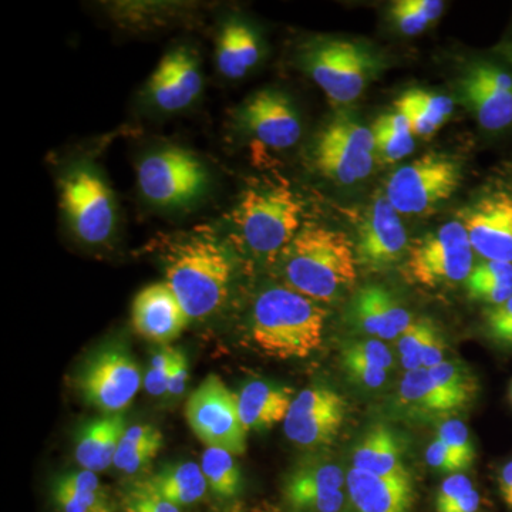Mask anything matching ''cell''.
I'll return each instance as SVG.
<instances>
[{
	"mask_svg": "<svg viewBox=\"0 0 512 512\" xmlns=\"http://www.w3.org/2000/svg\"><path fill=\"white\" fill-rule=\"evenodd\" d=\"M282 269L293 291L330 301L356 281L355 244L336 229L308 225L282 252Z\"/></svg>",
	"mask_w": 512,
	"mask_h": 512,
	"instance_id": "obj_1",
	"label": "cell"
},
{
	"mask_svg": "<svg viewBox=\"0 0 512 512\" xmlns=\"http://www.w3.org/2000/svg\"><path fill=\"white\" fill-rule=\"evenodd\" d=\"M326 312L291 288L266 289L255 301L251 338L256 348L275 359H303L320 348Z\"/></svg>",
	"mask_w": 512,
	"mask_h": 512,
	"instance_id": "obj_2",
	"label": "cell"
},
{
	"mask_svg": "<svg viewBox=\"0 0 512 512\" xmlns=\"http://www.w3.org/2000/svg\"><path fill=\"white\" fill-rule=\"evenodd\" d=\"M232 272L231 255L217 239H188L175 245L165 258V284L190 319L208 318L224 305Z\"/></svg>",
	"mask_w": 512,
	"mask_h": 512,
	"instance_id": "obj_3",
	"label": "cell"
},
{
	"mask_svg": "<svg viewBox=\"0 0 512 512\" xmlns=\"http://www.w3.org/2000/svg\"><path fill=\"white\" fill-rule=\"evenodd\" d=\"M234 221L254 254H282L302 229V204L284 185H259L242 192Z\"/></svg>",
	"mask_w": 512,
	"mask_h": 512,
	"instance_id": "obj_4",
	"label": "cell"
},
{
	"mask_svg": "<svg viewBox=\"0 0 512 512\" xmlns=\"http://www.w3.org/2000/svg\"><path fill=\"white\" fill-rule=\"evenodd\" d=\"M473 262L474 251L466 228L460 221H451L413 242L406 274L427 288L456 285L467 281Z\"/></svg>",
	"mask_w": 512,
	"mask_h": 512,
	"instance_id": "obj_5",
	"label": "cell"
},
{
	"mask_svg": "<svg viewBox=\"0 0 512 512\" xmlns=\"http://www.w3.org/2000/svg\"><path fill=\"white\" fill-rule=\"evenodd\" d=\"M184 414L192 433L205 446L224 448L234 456L247 451L248 431L239 417L237 393L221 377H205L188 397Z\"/></svg>",
	"mask_w": 512,
	"mask_h": 512,
	"instance_id": "obj_6",
	"label": "cell"
},
{
	"mask_svg": "<svg viewBox=\"0 0 512 512\" xmlns=\"http://www.w3.org/2000/svg\"><path fill=\"white\" fill-rule=\"evenodd\" d=\"M316 168L342 185L365 180L375 167L372 130L346 114H338L320 131L313 147Z\"/></svg>",
	"mask_w": 512,
	"mask_h": 512,
	"instance_id": "obj_7",
	"label": "cell"
},
{
	"mask_svg": "<svg viewBox=\"0 0 512 512\" xmlns=\"http://www.w3.org/2000/svg\"><path fill=\"white\" fill-rule=\"evenodd\" d=\"M461 178L453 158L426 154L390 175L386 198L399 214H424L454 195Z\"/></svg>",
	"mask_w": 512,
	"mask_h": 512,
	"instance_id": "obj_8",
	"label": "cell"
},
{
	"mask_svg": "<svg viewBox=\"0 0 512 512\" xmlns=\"http://www.w3.org/2000/svg\"><path fill=\"white\" fill-rule=\"evenodd\" d=\"M137 181L141 194L151 204L178 208L200 197L207 188L208 175L190 151L165 148L141 161Z\"/></svg>",
	"mask_w": 512,
	"mask_h": 512,
	"instance_id": "obj_9",
	"label": "cell"
},
{
	"mask_svg": "<svg viewBox=\"0 0 512 512\" xmlns=\"http://www.w3.org/2000/svg\"><path fill=\"white\" fill-rule=\"evenodd\" d=\"M77 389L90 406L104 414L127 409L141 387L136 359L121 345H107L87 359L76 379Z\"/></svg>",
	"mask_w": 512,
	"mask_h": 512,
	"instance_id": "obj_10",
	"label": "cell"
},
{
	"mask_svg": "<svg viewBox=\"0 0 512 512\" xmlns=\"http://www.w3.org/2000/svg\"><path fill=\"white\" fill-rule=\"evenodd\" d=\"M303 66L333 103L349 104L362 96L373 60L359 43L320 40L306 50Z\"/></svg>",
	"mask_w": 512,
	"mask_h": 512,
	"instance_id": "obj_11",
	"label": "cell"
},
{
	"mask_svg": "<svg viewBox=\"0 0 512 512\" xmlns=\"http://www.w3.org/2000/svg\"><path fill=\"white\" fill-rule=\"evenodd\" d=\"M60 205L74 235L84 244L101 245L113 235V194L92 168H76L66 175L60 185Z\"/></svg>",
	"mask_w": 512,
	"mask_h": 512,
	"instance_id": "obj_12",
	"label": "cell"
},
{
	"mask_svg": "<svg viewBox=\"0 0 512 512\" xmlns=\"http://www.w3.org/2000/svg\"><path fill=\"white\" fill-rule=\"evenodd\" d=\"M345 417V399L332 387L315 384L293 397L284 430L296 446L325 447L338 436Z\"/></svg>",
	"mask_w": 512,
	"mask_h": 512,
	"instance_id": "obj_13",
	"label": "cell"
},
{
	"mask_svg": "<svg viewBox=\"0 0 512 512\" xmlns=\"http://www.w3.org/2000/svg\"><path fill=\"white\" fill-rule=\"evenodd\" d=\"M409 247L406 228L386 197L377 198L367 208L359 228L355 252L357 266L380 271L397 264Z\"/></svg>",
	"mask_w": 512,
	"mask_h": 512,
	"instance_id": "obj_14",
	"label": "cell"
},
{
	"mask_svg": "<svg viewBox=\"0 0 512 512\" xmlns=\"http://www.w3.org/2000/svg\"><path fill=\"white\" fill-rule=\"evenodd\" d=\"M460 97L485 130L512 124V74L488 63H474L458 82Z\"/></svg>",
	"mask_w": 512,
	"mask_h": 512,
	"instance_id": "obj_15",
	"label": "cell"
},
{
	"mask_svg": "<svg viewBox=\"0 0 512 512\" xmlns=\"http://www.w3.org/2000/svg\"><path fill=\"white\" fill-rule=\"evenodd\" d=\"M471 248L485 261L512 264V197L504 191L484 195L461 212Z\"/></svg>",
	"mask_w": 512,
	"mask_h": 512,
	"instance_id": "obj_16",
	"label": "cell"
},
{
	"mask_svg": "<svg viewBox=\"0 0 512 512\" xmlns=\"http://www.w3.org/2000/svg\"><path fill=\"white\" fill-rule=\"evenodd\" d=\"M346 476L333 461L311 460L289 474L284 487L286 503L296 512H343Z\"/></svg>",
	"mask_w": 512,
	"mask_h": 512,
	"instance_id": "obj_17",
	"label": "cell"
},
{
	"mask_svg": "<svg viewBox=\"0 0 512 512\" xmlns=\"http://www.w3.org/2000/svg\"><path fill=\"white\" fill-rule=\"evenodd\" d=\"M239 117L256 140L275 150L295 146L301 137L298 113L291 100L278 90L256 92L245 101L239 110Z\"/></svg>",
	"mask_w": 512,
	"mask_h": 512,
	"instance_id": "obj_18",
	"label": "cell"
},
{
	"mask_svg": "<svg viewBox=\"0 0 512 512\" xmlns=\"http://www.w3.org/2000/svg\"><path fill=\"white\" fill-rule=\"evenodd\" d=\"M131 320L138 335L150 342L167 345L187 328L190 318L165 282L141 289L131 306Z\"/></svg>",
	"mask_w": 512,
	"mask_h": 512,
	"instance_id": "obj_19",
	"label": "cell"
},
{
	"mask_svg": "<svg viewBox=\"0 0 512 512\" xmlns=\"http://www.w3.org/2000/svg\"><path fill=\"white\" fill-rule=\"evenodd\" d=\"M202 76L190 50L178 47L157 64L147 83L150 100L164 111H178L198 99Z\"/></svg>",
	"mask_w": 512,
	"mask_h": 512,
	"instance_id": "obj_20",
	"label": "cell"
},
{
	"mask_svg": "<svg viewBox=\"0 0 512 512\" xmlns=\"http://www.w3.org/2000/svg\"><path fill=\"white\" fill-rule=\"evenodd\" d=\"M353 328L380 340L399 339L412 325V315L382 285H367L356 293L349 306Z\"/></svg>",
	"mask_w": 512,
	"mask_h": 512,
	"instance_id": "obj_21",
	"label": "cell"
},
{
	"mask_svg": "<svg viewBox=\"0 0 512 512\" xmlns=\"http://www.w3.org/2000/svg\"><path fill=\"white\" fill-rule=\"evenodd\" d=\"M349 503L353 512H410L413 483L410 474L380 477L352 468L346 474Z\"/></svg>",
	"mask_w": 512,
	"mask_h": 512,
	"instance_id": "obj_22",
	"label": "cell"
},
{
	"mask_svg": "<svg viewBox=\"0 0 512 512\" xmlns=\"http://www.w3.org/2000/svg\"><path fill=\"white\" fill-rule=\"evenodd\" d=\"M126 430V419L121 413L104 414L84 423L74 443V457L80 468L97 474L113 466Z\"/></svg>",
	"mask_w": 512,
	"mask_h": 512,
	"instance_id": "obj_23",
	"label": "cell"
},
{
	"mask_svg": "<svg viewBox=\"0 0 512 512\" xmlns=\"http://www.w3.org/2000/svg\"><path fill=\"white\" fill-rule=\"evenodd\" d=\"M293 390L264 380H254L237 393L238 412L245 430H266L285 421Z\"/></svg>",
	"mask_w": 512,
	"mask_h": 512,
	"instance_id": "obj_24",
	"label": "cell"
},
{
	"mask_svg": "<svg viewBox=\"0 0 512 512\" xmlns=\"http://www.w3.org/2000/svg\"><path fill=\"white\" fill-rule=\"evenodd\" d=\"M353 468L380 477L409 473L403 466V446L396 431L375 424L363 434L353 450Z\"/></svg>",
	"mask_w": 512,
	"mask_h": 512,
	"instance_id": "obj_25",
	"label": "cell"
},
{
	"mask_svg": "<svg viewBox=\"0 0 512 512\" xmlns=\"http://www.w3.org/2000/svg\"><path fill=\"white\" fill-rule=\"evenodd\" d=\"M399 400L414 416L439 417L463 410L464 404L441 387L424 367L406 372L400 383Z\"/></svg>",
	"mask_w": 512,
	"mask_h": 512,
	"instance_id": "obj_26",
	"label": "cell"
},
{
	"mask_svg": "<svg viewBox=\"0 0 512 512\" xmlns=\"http://www.w3.org/2000/svg\"><path fill=\"white\" fill-rule=\"evenodd\" d=\"M137 485L178 508L198 503L208 490L201 466L194 461L161 468Z\"/></svg>",
	"mask_w": 512,
	"mask_h": 512,
	"instance_id": "obj_27",
	"label": "cell"
},
{
	"mask_svg": "<svg viewBox=\"0 0 512 512\" xmlns=\"http://www.w3.org/2000/svg\"><path fill=\"white\" fill-rule=\"evenodd\" d=\"M258 37L247 23L229 20L218 36L217 66L222 76L237 80L259 62Z\"/></svg>",
	"mask_w": 512,
	"mask_h": 512,
	"instance_id": "obj_28",
	"label": "cell"
},
{
	"mask_svg": "<svg viewBox=\"0 0 512 512\" xmlns=\"http://www.w3.org/2000/svg\"><path fill=\"white\" fill-rule=\"evenodd\" d=\"M163 447V434L151 424L127 427L113 466L126 474L143 470Z\"/></svg>",
	"mask_w": 512,
	"mask_h": 512,
	"instance_id": "obj_29",
	"label": "cell"
},
{
	"mask_svg": "<svg viewBox=\"0 0 512 512\" xmlns=\"http://www.w3.org/2000/svg\"><path fill=\"white\" fill-rule=\"evenodd\" d=\"M370 130L375 137V154L379 163L396 164L413 153L412 127L399 111L383 114Z\"/></svg>",
	"mask_w": 512,
	"mask_h": 512,
	"instance_id": "obj_30",
	"label": "cell"
},
{
	"mask_svg": "<svg viewBox=\"0 0 512 512\" xmlns=\"http://www.w3.org/2000/svg\"><path fill=\"white\" fill-rule=\"evenodd\" d=\"M200 466L212 493L224 500L237 497L242 488V476L234 454L224 448L207 447Z\"/></svg>",
	"mask_w": 512,
	"mask_h": 512,
	"instance_id": "obj_31",
	"label": "cell"
},
{
	"mask_svg": "<svg viewBox=\"0 0 512 512\" xmlns=\"http://www.w3.org/2000/svg\"><path fill=\"white\" fill-rule=\"evenodd\" d=\"M444 2L440 0H397L390 8V18L404 35L416 36L441 18Z\"/></svg>",
	"mask_w": 512,
	"mask_h": 512,
	"instance_id": "obj_32",
	"label": "cell"
},
{
	"mask_svg": "<svg viewBox=\"0 0 512 512\" xmlns=\"http://www.w3.org/2000/svg\"><path fill=\"white\" fill-rule=\"evenodd\" d=\"M430 376L457 397L464 406H468L476 397L478 384L473 373L461 363L444 360L443 363L429 370Z\"/></svg>",
	"mask_w": 512,
	"mask_h": 512,
	"instance_id": "obj_33",
	"label": "cell"
},
{
	"mask_svg": "<svg viewBox=\"0 0 512 512\" xmlns=\"http://www.w3.org/2000/svg\"><path fill=\"white\" fill-rule=\"evenodd\" d=\"M437 326L430 319H420L413 322L399 338L400 362L406 372L421 369V355L429 340L437 332Z\"/></svg>",
	"mask_w": 512,
	"mask_h": 512,
	"instance_id": "obj_34",
	"label": "cell"
},
{
	"mask_svg": "<svg viewBox=\"0 0 512 512\" xmlns=\"http://www.w3.org/2000/svg\"><path fill=\"white\" fill-rule=\"evenodd\" d=\"M396 111L402 113L409 121L414 136L430 137L440 130L443 123L437 120L419 100L416 99L412 90H407L396 101H394Z\"/></svg>",
	"mask_w": 512,
	"mask_h": 512,
	"instance_id": "obj_35",
	"label": "cell"
},
{
	"mask_svg": "<svg viewBox=\"0 0 512 512\" xmlns=\"http://www.w3.org/2000/svg\"><path fill=\"white\" fill-rule=\"evenodd\" d=\"M342 360L365 363V365L380 367L389 372L393 366V356L387 346L380 340H356L343 346Z\"/></svg>",
	"mask_w": 512,
	"mask_h": 512,
	"instance_id": "obj_36",
	"label": "cell"
},
{
	"mask_svg": "<svg viewBox=\"0 0 512 512\" xmlns=\"http://www.w3.org/2000/svg\"><path fill=\"white\" fill-rule=\"evenodd\" d=\"M437 437H439L468 468L473 466L474 460H476V447H474L470 431H468V427L463 421L457 419L444 421V423L440 424L439 430H437Z\"/></svg>",
	"mask_w": 512,
	"mask_h": 512,
	"instance_id": "obj_37",
	"label": "cell"
},
{
	"mask_svg": "<svg viewBox=\"0 0 512 512\" xmlns=\"http://www.w3.org/2000/svg\"><path fill=\"white\" fill-rule=\"evenodd\" d=\"M175 352L177 349L165 346L151 357L150 366H148L146 377H144V387L150 396L160 397L167 394L168 379H170Z\"/></svg>",
	"mask_w": 512,
	"mask_h": 512,
	"instance_id": "obj_38",
	"label": "cell"
},
{
	"mask_svg": "<svg viewBox=\"0 0 512 512\" xmlns=\"http://www.w3.org/2000/svg\"><path fill=\"white\" fill-rule=\"evenodd\" d=\"M55 500L62 512H101L109 510L103 491L87 493V491L66 490L56 487Z\"/></svg>",
	"mask_w": 512,
	"mask_h": 512,
	"instance_id": "obj_39",
	"label": "cell"
},
{
	"mask_svg": "<svg viewBox=\"0 0 512 512\" xmlns=\"http://www.w3.org/2000/svg\"><path fill=\"white\" fill-rule=\"evenodd\" d=\"M466 282L467 288H483V286L512 288V264L484 259L483 262L474 266Z\"/></svg>",
	"mask_w": 512,
	"mask_h": 512,
	"instance_id": "obj_40",
	"label": "cell"
},
{
	"mask_svg": "<svg viewBox=\"0 0 512 512\" xmlns=\"http://www.w3.org/2000/svg\"><path fill=\"white\" fill-rule=\"evenodd\" d=\"M426 463L429 464L433 470L450 474V476L468 470L466 464H464L439 437H436L433 443L427 447Z\"/></svg>",
	"mask_w": 512,
	"mask_h": 512,
	"instance_id": "obj_41",
	"label": "cell"
},
{
	"mask_svg": "<svg viewBox=\"0 0 512 512\" xmlns=\"http://www.w3.org/2000/svg\"><path fill=\"white\" fill-rule=\"evenodd\" d=\"M474 490L473 481L463 473L448 476L440 485L436 495V511L447 510L451 505L460 501L464 495Z\"/></svg>",
	"mask_w": 512,
	"mask_h": 512,
	"instance_id": "obj_42",
	"label": "cell"
},
{
	"mask_svg": "<svg viewBox=\"0 0 512 512\" xmlns=\"http://www.w3.org/2000/svg\"><path fill=\"white\" fill-rule=\"evenodd\" d=\"M345 372L348 373L349 379L357 386L363 389H379L387 382V370L380 367L365 365V363L350 362V360H342Z\"/></svg>",
	"mask_w": 512,
	"mask_h": 512,
	"instance_id": "obj_43",
	"label": "cell"
},
{
	"mask_svg": "<svg viewBox=\"0 0 512 512\" xmlns=\"http://www.w3.org/2000/svg\"><path fill=\"white\" fill-rule=\"evenodd\" d=\"M56 487L73 491H87V493H99L101 491L99 476L93 471L83 470V468L59 478Z\"/></svg>",
	"mask_w": 512,
	"mask_h": 512,
	"instance_id": "obj_44",
	"label": "cell"
},
{
	"mask_svg": "<svg viewBox=\"0 0 512 512\" xmlns=\"http://www.w3.org/2000/svg\"><path fill=\"white\" fill-rule=\"evenodd\" d=\"M190 379V365L183 350L175 352L173 367H171L170 379H168V392L170 396H181L184 393Z\"/></svg>",
	"mask_w": 512,
	"mask_h": 512,
	"instance_id": "obj_45",
	"label": "cell"
},
{
	"mask_svg": "<svg viewBox=\"0 0 512 512\" xmlns=\"http://www.w3.org/2000/svg\"><path fill=\"white\" fill-rule=\"evenodd\" d=\"M127 497L147 512H181V508L175 507V505L168 503L158 495L138 487L137 484L134 485L133 490L128 493Z\"/></svg>",
	"mask_w": 512,
	"mask_h": 512,
	"instance_id": "obj_46",
	"label": "cell"
},
{
	"mask_svg": "<svg viewBox=\"0 0 512 512\" xmlns=\"http://www.w3.org/2000/svg\"><path fill=\"white\" fill-rule=\"evenodd\" d=\"M447 343L441 335L440 330L434 333L433 338L429 340L426 348L423 350L421 355V363H423L424 369L430 370L440 363L444 362V353H446Z\"/></svg>",
	"mask_w": 512,
	"mask_h": 512,
	"instance_id": "obj_47",
	"label": "cell"
},
{
	"mask_svg": "<svg viewBox=\"0 0 512 512\" xmlns=\"http://www.w3.org/2000/svg\"><path fill=\"white\" fill-rule=\"evenodd\" d=\"M512 320V296L508 301L501 303V305L493 306L487 312V326L501 325V323L510 322Z\"/></svg>",
	"mask_w": 512,
	"mask_h": 512,
	"instance_id": "obj_48",
	"label": "cell"
},
{
	"mask_svg": "<svg viewBox=\"0 0 512 512\" xmlns=\"http://www.w3.org/2000/svg\"><path fill=\"white\" fill-rule=\"evenodd\" d=\"M498 487H500L501 498L505 505L512 511V460L501 468Z\"/></svg>",
	"mask_w": 512,
	"mask_h": 512,
	"instance_id": "obj_49",
	"label": "cell"
},
{
	"mask_svg": "<svg viewBox=\"0 0 512 512\" xmlns=\"http://www.w3.org/2000/svg\"><path fill=\"white\" fill-rule=\"evenodd\" d=\"M480 508V494L477 493L476 488L464 495L456 504L448 507L447 510L441 512H477Z\"/></svg>",
	"mask_w": 512,
	"mask_h": 512,
	"instance_id": "obj_50",
	"label": "cell"
},
{
	"mask_svg": "<svg viewBox=\"0 0 512 512\" xmlns=\"http://www.w3.org/2000/svg\"><path fill=\"white\" fill-rule=\"evenodd\" d=\"M491 335L497 339L498 342H503L505 345H512V320L510 322L501 323V325L491 326Z\"/></svg>",
	"mask_w": 512,
	"mask_h": 512,
	"instance_id": "obj_51",
	"label": "cell"
},
{
	"mask_svg": "<svg viewBox=\"0 0 512 512\" xmlns=\"http://www.w3.org/2000/svg\"><path fill=\"white\" fill-rule=\"evenodd\" d=\"M124 510H126V512H147L144 508H141L140 505L134 503V501L130 500L128 497L124 500Z\"/></svg>",
	"mask_w": 512,
	"mask_h": 512,
	"instance_id": "obj_52",
	"label": "cell"
},
{
	"mask_svg": "<svg viewBox=\"0 0 512 512\" xmlns=\"http://www.w3.org/2000/svg\"><path fill=\"white\" fill-rule=\"evenodd\" d=\"M508 394H510V400H511V403H512V382L510 384V393H508Z\"/></svg>",
	"mask_w": 512,
	"mask_h": 512,
	"instance_id": "obj_53",
	"label": "cell"
},
{
	"mask_svg": "<svg viewBox=\"0 0 512 512\" xmlns=\"http://www.w3.org/2000/svg\"><path fill=\"white\" fill-rule=\"evenodd\" d=\"M101 512H111V511H110V508H109V510H106V511H101Z\"/></svg>",
	"mask_w": 512,
	"mask_h": 512,
	"instance_id": "obj_54",
	"label": "cell"
}]
</instances>
